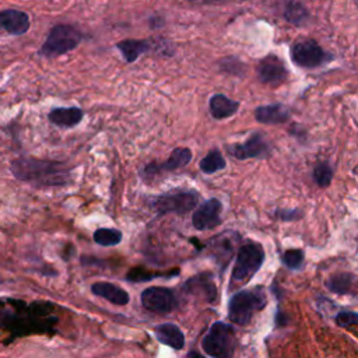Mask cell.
Returning <instances> with one entry per match:
<instances>
[{
	"instance_id": "cell-22",
	"label": "cell",
	"mask_w": 358,
	"mask_h": 358,
	"mask_svg": "<svg viewBox=\"0 0 358 358\" xmlns=\"http://www.w3.org/2000/svg\"><path fill=\"white\" fill-rule=\"evenodd\" d=\"M284 18L295 27H302L310 20V14L301 1L288 0L284 8Z\"/></svg>"
},
{
	"instance_id": "cell-10",
	"label": "cell",
	"mask_w": 358,
	"mask_h": 358,
	"mask_svg": "<svg viewBox=\"0 0 358 358\" xmlns=\"http://www.w3.org/2000/svg\"><path fill=\"white\" fill-rule=\"evenodd\" d=\"M143 306L154 313H168L178 306L176 295L165 287H148L141 292Z\"/></svg>"
},
{
	"instance_id": "cell-20",
	"label": "cell",
	"mask_w": 358,
	"mask_h": 358,
	"mask_svg": "<svg viewBox=\"0 0 358 358\" xmlns=\"http://www.w3.org/2000/svg\"><path fill=\"white\" fill-rule=\"evenodd\" d=\"M208 108H210L211 116L217 120H221V119H227V117H231L232 115H235L236 110L239 109V102L229 99L224 94H214L210 98Z\"/></svg>"
},
{
	"instance_id": "cell-16",
	"label": "cell",
	"mask_w": 358,
	"mask_h": 358,
	"mask_svg": "<svg viewBox=\"0 0 358 358\" xmlns=\"http://www.w3.org/2000/svg\"><path fill=\"white\" fill-rule=\"evenodd\" d=\"M291 117L289 109L282 103L262 105L255 109V119L263 124H281Z\"/></svg>"
},
{
	"instance_id": "cell-33",
	"label": "cell",
	"mask_w": 358,
	"mask_h": 358,
	"mask_svg": "<svg viewBox=\"0 0 358 358\" xmlns=\"http://www.w3.org/2000/svg\"><path fill=\"white\" fill-rule=\"evenodd\" d=\"M186 358H204L201 354H199V352H196V351H190L189 354H187V357Z\"/></svg>"
},
{
	"instance_id": "cell-32",
	"label": "cell",
	"mask_w": 358,
	"mask_h": 358,
	"mask_svg": "<svg viewBox=\"0 0 358 358\" xmlns=\"http://www.w3.org/2000/svg\"><path fill=\"white\" fill-rule=\"evenodd\" d=\"M187 1L194 4H218V3H224L225 0H187Z\"/></svg>"
},
{
	"instance_id": "cell-26",
	"label": "cell",
	"mask_w": 358,
	"mask_h": 358,
	"mask_svg": "<svg viewBox=\"0 0 358 358\" xmlns=\"http://www.w3.org/2000/svg\"><path fill=\"white\" fill-rule=\"evenodd\" d=\"M312 178L313 180L320 186V187H326L330 185L331 179H333V168L329 162L326 161H322V162H317L313 168V172H312Z\"/></svg>"
},
{
	"instance_id": "cell-1",
	"label": "cell",
	"mask_w": 358,
	"mask_h": 358,
	"mask_svg": "<svg viewBox=\"0 0 358 358\" xmlns=\"http://www.w3.org/2000/svg\"><path fill=\"white\" fill-rule=\"evenodd\" d=\"M10 169L15 179L34 186H64L71 178L70 168L66 164L32 157L14 159Z\"/></svg>"
},
{
	"instance_id": "cell-24",
	"label": "cell",
	"mask_w": 358,
	"mask_h": 358,
	"mask_svg": "<svg viewBox=\"0 0 358 358\" xmlns=\"http://www.w3.org/2000/svg\"><path fill=\"white\" fill-rule=\"evenodd\" d=\"M225 159L222 154L218 150H211L201 161H200V169L204 173H215L225 168Z\"/></svg>"
},
{
	"instance_id": "cell-21",
	"label": "cell",
	"mask_w": 358,
	"mask_h": 358,
	"mask_svg": "<svg viewBox=\"0 0 358 358\" xmlns=\"http://www.w3.org/2000/svg\"><path fill=\"white\" fill-rule=\"evenodd\" d=\"M151 46V42L145 39H124L116 43L117 50L122 53L127 63L137 60L143 53L148 52Z\"/></svg>"
},
{
	"instance_id": "cell-13",
	"label": "cell",
	"mask_w": 358,
	"mask_h": 358,
	"mask_svg": "<svg viewBox=\"0 0 358 358\" xmlns=\"http://www.w3.org/2000/svg\"><path fill=\"white\" fill-rule=\"evenodd\" d=\"M31 27L29 15L17 8H7L0 11V29L10 35H22Z\"/></svg>"
},
{
	"instance_id": "cell-3",
	"label": "cell",
	"mask_w": 358,
	"mask_h": 358,
	"mask_svg": "<svg viewBox=\"0 0 358 358\" xmlns=\"http://www.w3.org/2000/svg\"><path fill=\"white\" fill-rule=\"evenodd\" d=\"M84 39L85 35L76 25L56 24L49 31L38 53L43 57H57L76 49Z\"/></svg>"
},
{
	"instance_id": "cell-12",
	"label": "cell",
	"mask_w": 358,
	"mask_h": 358,
	"mask_svg": "<svg viewBox=\"0 0 358 358\" xmlns=\"http://www.w3.org/2000/svg\"><path fill=\"white\" fill-rule=\"evenodd\" d=\"M222 204L217 199H210L201 203L193 213L192 224L199 231H208L221 224Z\"/></svg>"
},
{
	"instance_id": "cell-17",
	"label": "cell",
	"mask_w": 358,
	"mask_h": 358,
	"mask_svg": "<svg viewBox=\"0 0 358 358\" xmlns=\"http://www.w3.org/2000/svg\"><path fill=\"white\" fill-rule=\"evenodd\" d=\"M154 334L161 344H165L173 350H182L185 347V336L179 326L173 323H162L154 329Z\"/></svg>"
},
{
	"instance_id": "cell-25",
	"label": "cell",
	"mask_w": 358,
	"mask_h": 358,
	"mask_svg": "<svg viewBox=\"0 0 358 358\" xmlns=\"http://www.w3.org/2000/svg\"><path fill=\"white\" fill-rule=\"evenodd\" d=\"M123 235L115 228H99L94 232V241L101 246H115L119 245Z\"/></svg>"
},
{
	"instance_id": "cell-19",
	"label": "cell",
	"mask_w": 358,
	"mask_h": 358,
	"mask_svg": "<svg viewBox=\"0 0 358 358\" xmlns=\"http://www.w3.org/2000/svg\"><path fill=\"white\" fill-rule=\"evenodd\" d=\"M84 112L77 108V106H70V108H53L48 119L50 123L59 127H74L83 120Z\"/></svg>"
},
{
	"instance_id": "cell-14",
	"label": "cell",
	"mask_w": 358,
	"mask_h": 358,
	"mask_svg": "<svg viewBox=\"0 0 358 358\" xmlns=\"http://www.w3.org/2000/svg\"><path fill=\"white\" fill-rule=\"evenodd\" d=\"M192 159V151L186 147H178L175 148L169 158L161 164H148L145 168H144V175L145 176H150V175H155L158 172H162V171H176V169H180L183 166H186Z\"/></svg>"
},
{
	"instance_id": "cell-30",
	"label": "cell",
	"mask_w": 358,
	"mask_h": 358,
	"mask_svg": "<svg viewBox=\"0 0 358 358\" xmlns=\"http://www.w3.org/2000/svg\"><path fill=\"white\" fill-rule=\"evenodd\" d=\"M336 323L340 327H350V326H355L358 323V315L355 312H340L336 316Z\"/></svg>"
},
{
	"instance_id": "cell-23",
	"label": "cell",
	"mask_w": 358,
	"mask_h": 358,
	"mask_svg": "<svg viewBox=\"0 0 358 358\" xmlns=\"http://www.w3.org/2000/svg\"><path fill=\"white\" fill-rule=\"evenodd\" d=\"M354 282H355V275L351 273H338L331 275L327 281H326V287L338 295H345L352 292L354 288Z\"/></svg>"
},
{
	"instance_id": "cell-9",
	"label": "cell",
	"mask_w": 358,
	"mask_h": 358,
	"mask_svg": "<svg viewBox=\"0 0 358 358\" xmlns=\"http://www.w3.org/2000/svg\"><path fill=\"white\" fill-rule=\"evenodd\" d=\"M270 144L263 136V133H253L246 141L228 144L227 151L231 157L236 159H250V158H266L270 154Z\"/></svg>"
},
{
	"instance_id": "cell-8",
	"label": "cell",
	"mask_w": 358,
	"mask_h": 358,
	"mask_svg": "<svg viewBox=\"0 0 358 358\" xmlns=\"http://www.w3.org/2000/svg\"><path fill=\"white\" fill-rule=\"evenodd\" d=\"M199 203V194L194 190H175L164 193L151 200V207L158 215L168 213L185 214L193 210Z\"/></svg>"
},
{
	"instance_id": "cell-29",
	"label": "cell",
	"mask_w": 358,
	"mask_h": 358,
	"mask_svg": "<svg viewBox=\"0 0 358 358\" xmlns=\"http://www.w3.org/2000/svg\"><path fill=\"white\" fill-rule=\"evenodd\" d=\"M157 277H162V274L159 273H152V271H147L141 267H136V268H131L126 278L129 281H134V282H143V281H150L152 278H157Z\"/></svg>"
},
{
	"instance_id": "cell-5",
	"label": "cell",
	"mask_w": 358,
	"mask_h": 358,
	"mask_svg": "<svg viewBox=\"0 0 358 358\" xmlns=\"http://www.w3.org/2000/svg\"><path fill=\"white\" fill-rule=\"evenodd\" d=\"M264 262V252L259 243H245L239 248L235 266L232 268L231 285L238 287L243 282H248L256 271L262 267Z\"/></svg>"
},
{
	"instance_id": "cell-11",
	"label": "cell",
	"mask_w": 358,
	"mask_h": 358,
	"mask_svg": "<svg viewBox=\"0 0 358 358\" xmlns=\"http://www.w3.org/2000/svg\"><path fill=\"white\" fill-rule=\"evenodd\" d=\"M257 77L263 84L268 85H280L288 77V70L284 62L274 53L266 55L263 59L259 60L257 67Z\"/></svg>"
},
{
	"instance_id": "cell-31",
	"label": "cell",
	"mask_w": 358,
	"mask_h": 358,
	"mask_svg": "<svg viewBox=\"0 0 358 358\" xmlns=\"http://www.w3.org/2000/svg\"><path fill=\"white\" fill-rule=\"evenodd\" d=\"M277 217L282 221H295V220H299L302 213L301 210L298 208H281V210H277Z\"/></svg>"
},
{
	"instance_id": "cell-4",
	"label": "cell",
	"mask_w": 358,
	"mask_h": 358,
	"mask_svg": "<svg viewBox=\"0 0 358 358\" xmlns=\"http://www.w3.org/2000/svg\"><path fill=\"white\" fill-rule=\"evenodd\" d=\"M266 294L262 287L255 289H242L234 294L228 302V319L245 326L250 322L253 313L266 305Z\"/></svg>"
},
{
	"instance_id": "cell-27",
	"label": "cell",
	"mask_w": 358,
	"mask_h": 358,
	"mask_svg": "<svg viewBox=\"0 0 358 358\" xmlns=\"http://www.w3.org/2000/svg\"><path fill=\"white\" fill-rule=\"evenodd\" d=\"M245 67L246 66L236 56H228L220 62V70L229 76L242 77L245 74Z\"/></svg>"
},
{
	"instance_id": "cell-2",
	"label": "cell",
	"mask_w": 358,
	"mask_h": 358,
	"mask_svg": "<svg viewBox=\"0 0 358 358\" xmlns=\"http://www.w3.org/2000/svg\"><path fill=\"white\" fill-rule=\"evenodd\" d=\"M7 306V301L0 302V329H6L13 333V337L24 336L31 331H41L50 329L55 322L53 317H46V310L36 308V305L18 308Z\"/></svg>"
},
{
	"instance_id": "cell-6",
	"label": "cell",
	"mask_w": 358,
	"mask_h": 358,
	"mask_svg": "<svg viewBox=\"0 0 358 358\" xmlns=\"http://www.w3.org/2000/svg\"><path fill=\"white\" fill-rule=\"evenodd\" d=\"M235 330L231 324L215 322L203 338V350L213 358H231L235 350Z\"/></svg>"
},
{
	"instance_id": "cell-28",
	"label": "cell",
	"mask_w": 358,
	"mask_h": 358,
	"mask_svg": "<svg viewBox=\"0 0 358 358\" xmlns=\"http://www.w3.org/2000/svg\"><path fill=\"white\" fill-rule=\"evenodd\" d=\"M303 259H305V252L302 249H289V250H285L281 256L284 266L291 270H301L303 266Z\"/></svg>"
},
{
	"instance_id": "cell-7",
	"label": "cell",
	"mask_w": 358,
	"mask_h": 358,
	"mask_svg": "<svg viewBox=\"0 0 358 358\" xmlns=\"http://www.w3.org/2000/svg\"><path fill=\"white\" fill-rule=\"evenodd\" d=\"M294 64L302 69H316L334 59L315 39H302L295 42L289 49Z\"/></svg>"
},
{
	"instance_id": "cell-15",
	"label": "cell",
	"mask_w": 358,
	"mask_h": 358,
	"mask_svg": "<svg viewBox=\"0 0 358 358\" xmlns=\"http://www.w3.org/2000/svg\"><path fill=\"white\" fill-rule=\"evenodd\" d=\"M185 291L194 295H201L207 302H213L217 296V287L213 281V275L210 273H200L192 278H189L185 285Z\"/></svg>"
},
{
	"instance_id": "cell-18",
	"label": "cell",
	"mask_w": 358,
	"mask_h": 358,
	"mask_svg": "<svg viewBox=\"0 0 358 358\" xmlns=\"http://www.w3.org/2000/svg\"><path fill=\"white\" fill-rule=\"evenodd\" d=\"M91 291H92V294L109 301L113 305H119V306L127 305L129 299H130L129 294L123 288L117 287L116 284L106 282V281L92 284Z\"/></svg>"
}]
</instances>
